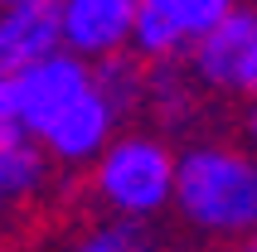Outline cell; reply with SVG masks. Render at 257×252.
Listing matches in <instances>:
<instances>
[{
	"label": "cell",
	"mask_w": 257,
	"mask_h": 252,
	"mask_svg": "<svg viewBox=\"0 0 257 252\" xmlns=\"http://www.w3.org/2000/svg\"><path fill=\"white\" fill-rule=\"evenodd\" d=\"M170 204L194 233L243 242L257 228V155L228 141H194L175 155Z\"/></svg>",
	"instance_id": "obj_1"
},
{
	"label": "cell",
	"mask_w": 257,
	"mask_h": 252,
	"mask_svg": "<svg viewBox=\"0 0 257 252\" xmlns=\"http://www.w3.org/2000/svg\"><path fill=\"white\" fill-rule=\"evenodd\" d=\"M92 194L131 223L165 213L175 199V151L146 131L112 136L92 160Z\"/></svg>",
	"instance_id": "obj_2"
},
{
	"label": "cell",
	"mask_w": 257,
	"mask_h": 252,
	"mask_svg": "<svg viewBox=\"0 0 257 252\" xmlns=\"http://www.w3.org/2000/svg\"><path fill=\"white\" fill-rule=\"evenodd\" d=\"M189 73L194 83L223 97H257V10L233 5L209 34L189 44Z\"/></svg>",
	"instance_id": "obj_3"
},
{
	"label": "cell",
	"mask_w": 257,
	"mask_h": 252,
	"mask_svg": "<svg viewBox=\"0 0 257 252\" xmlns=\"http://www.w3.org/2000/svg\"><path fill=\"white\" fill-rule=\"evenodd\" d=\"M87 87H92V63L78 58L73 49H54V54L15 68L10 73V92H15V112H20L25 136H39L63 107H73V102L83 97Z\"/></svg>",
	"instance_id": "obj_4"
},
{
	"label": "cell",
	"mask_w": 257,
	"mask_h": 252,
	"mask_svg": "<svg viewBox=\"0 0 257 252\" xmlns=\"http://www.w3.org/2000/svg\"><path fill=\"white\" fill-rule=\"evenodd\" d=\"M116 121H121V116L102 102V92H97V87H87L83 97L73 102V107H63V112L44 126L34 141L44 146V155H49L54 165H63V170H87L102 155V146L116 136Z\"/></svg>",
	"instance_id": "obj_5"
},
{
	"label": "cell",
	"mask_w": 257,
	"mask_h": 252,
	"mask_svg": "<svg viewBox=\"0 0 257 252\" xmlns=\"http://www.w3.org/2000/svg\"><path fill=\"white\" fill-rule=\"evenodd\" d=\"M136 0H58V34L78 58H102L126 49Z\"/></svg>",
	"instance_id": "obj_6"
},
{
	"label": "cell",
	"mask_w": 257,
	"mask_h": 252,
	"mask_svg": "<svg viewBox=\"0 0 257 252\" xmlns=\"http://www.w3.org/2000/svg\"><path fill=\"white\" fill-rule=\"evenodd\" d=\"M63 49L58 0H15L0 5V73H15L34 58Z\"/></svg>",
	"instance_id": "obj_7"
},
{
	"label": "cell",
	"mask_w": 257,
	"mask_h": 252,
	"mask_svg": "<svg viewBox=\"0 0 257 252\" xmlns=\"http://www.w3.org/2000/svg\"><path fill=\"white\" fill-rule=\"evenodd\" d=\"M126 49L146 63H165V58H180L189 49L180 20L170 15L165 0H136V15H131V34H126Z\"/></svg>",
	"instance_id": "obj_8"
},
{
	"label": "cell",
	"mask_w": 257,
	"mask_h": 252,
	"mask_svg": "<svg viewBox=\"0 0 257 252\" xmlns=\"http://www.w3.org/2000/svg\"><path fill=\"white\" fill-rule=\"evenodd\" d=\"M92 87L102 92V102H107L116 116H126L131 107H141V97H146V58H136L131 49L92 58Z\"/></svg>",
	"instance_id": "obj_9"
},
{
	"label": "cell",
	"mask_w": 257,
	"mask_h": 252,
	"mask_svg": "<svg viewBox=\"0 0 257 252\" xmlns=\"http://www.w3.org/2000/svg\"><path fill=\"white\" fill-rule=\"evenodd\" d=\"M49 155L34 136H20L10 146H0V180H5V194L10 199H34L44 194V184H49Z\"/></svg>",
	"instance_id": "obj_10"
},
{
	"label": "cell",
	"mask_w": 257,
	"mask_h": 252,
	"mask_svg": "<svg viewBox=\"0 0 257 252\" xmlns=\"http://www.w3.org/2000/svg\"><path fill=\"white\" fill-rule=\"evenodd\" d=\"M141 107H151L165 126L189 121V112H194V92H189V78L180 73L175 58L156 63V73H146V97H141Z\"/></svg>",
	"instance_id": "obj_11"
},
{
	"label": "cell",
	"mask_w": 257,
	"mask_h": 252,
	"mask_svg": "<svg viewBox=\"0 0 257 252\" xmlns=\"http://www.w3.org/2000/svg\"><path fill=\"white\" fill-rule=\"evenodd\" d=\"M170 5V15L180 20V29H185V39L194 44L199 34H209V29L223 20V15L238 5V0H165Z\"/></svg>",
	"instance_id": "obj_12"
},
{
	"label": "cell",
	"mask_w": 257,
	"mask_h": 252,
	"mask_svg": "<svg viewBox=\"0 0 257 252\" xmlns=\"http://www.w3.org/2000/svg\"><path fill=\"white\" fill-rule=\"evenodd\" d=\"M68 252H151V242L131 228V218L121 228H97V233H87L78 247H68Z\"/></svg>",
	"instance_id": "obj_13"
},
{
	"label": "cell",
	"mask_w": 257,
	"mask_h": 252,
	"mask_svg": "<svg viewBox=\"0 0 257 252\" xmlns=\"http://www.w3.org/2000/svg\"><path fill=\"white\" fill-rule=\"evenodd\" d=\"M25 136V126H20V112H15V92H10V73H0V146H10V141Z\"/></svg>",
	"instance_id": "obj_14"
},
{
	"label": "cell",
	"mask_w": 257,
	"mask_h": 252,
	"mask_svg": "<svg viewBox=\"0 0 257 252\" xmlns=\"http://www.w3.org/2000/svg\"><path fill=\"white\" fill-rule=\"evenodd\" d=\"M247 141H252V151H257V97H252V107H247Z\"/></svg>",
	"instance_id": "obj_15"
},
{
	"label": "cell",
	"mask_w": 257,
	"mask_h": 252,
	"mask_svg": "<svg viewBox=\"0 0 257 252\" xmlns=\"http://www.w3.org/2000/svg\"><path fill=\"white\" fill-rule=\"evenodd\" d=\"M243 252H257V228H252V233L243 238Z\"/></svg>",
	"instance_id": "obj_16"
},
{
	"label": "cell",
	"mask_w": 257,
	"mask_h": 252,
	"mask_svg": "<svg viewBox=\"0 0 257 252\" xmlns=\"http://www.w3.org/2000/svg\"><path fill=\"white\" fill-rule=\"evenodd\" d=\"M5 209H10V194H5V180H0V218H5Z\"/></svg>",
	"instance_id": "obj_17"
},
{
	"label": "cell",
	"mask_w": 257,
	"mask_h": 252,
	"mask_svg": "<svg viewBox=\"0 0 257 252\" xmlns=\"http://www.w3.org/2000/svg\"><path fill=\"white\" fill-rule=\"evenodd\" d=\"M0 5H15V0H0Z\"/></svg>",
	"instance_id": "obj_18"
}]
</instances>
